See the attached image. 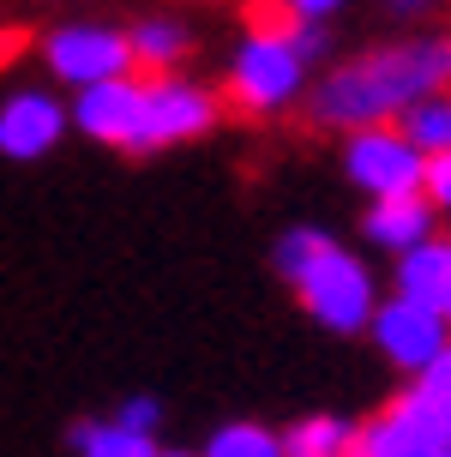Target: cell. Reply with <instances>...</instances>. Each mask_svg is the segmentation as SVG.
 <instances>
[{
	"label": "cell",
	"mask_w": 451,
	"mask_h": 457,
	"mask_svg": "<svg viewBox=\"0 0 451 457\" xmlns=\"http://www.w3.org/2000/svg\"><path fill=\"white\" fill-rule=\"evenodd\" d=\"M325 241H331V235H325V228H289V235H277V247H271V265H277V277H283V283H295V277L307 271V265H313V253L325 247Z\"/></svg>",
	"instance_id": "e0dca14e"
},
{
	"label": "cell",
	"mask_w": 451,
	"mask_h": 457,
	"mask_svg": "<svg viewBox=\"0 0 451 457\" xmlns=\"http://www.w3.org/2000/svg\"><path fill=\"white\" fill-rule=\"evenodd\" d=\"M277 6H283V12H289L295 24H325L331 12H343L349 0H277Z\"/></svg>",
	"instance_id": "ffe728a7"
},
{
	"label": "cell",
	"mask_w": 451,
	"mask_h": 457,
	"mask_svg": "<svg viewBox=\"0 0 451 457\" xmlns=\"http://www.w3.org/2000/svg\"><path fill=\"white\" fill-rule=\"evenodd\" d=\"M145 85V157L151 151H169V145H187V138H205L217 120H223V96L193 85V79H138Z\"/></svg>",
	"instance_id": "52a82bcc"
},
{
	"label": "cell",
	"mask_w": 451,
	"mask_h": 457,
	"mask_svg": "<svg viewBox=\"0 0 451 457\" xmlns=\"http://www.w3.org/2000/svg\"><path fill=\"white\" fill-rule=\"evenodd\" d=\"M109 421H114V428H127V434L157 439V428H163V403L151 397V391H138V397H127V403H114Z\"/></svg>",
	"instance_id": "ac0fdd59"
},
{
	"label": "cell",
	"mask_w": 451,
	"mask_h": 457,
	"mask_svg": "<svg viewBox=\"0 0 451 457\" xmlns=\"http://www.w3.org/2000/svg\"><path fill=\"white\" fill-rule=\"evenodd\" d=\"M428 91H451V37H404L338 61L307 85V120L319 133H361V127H391L397 114Z\"/></svg>",
	"instance_id": "6da1fadb"
},
{
	"label": "cell",
	"mask_w": 451,
	"mask_h": 457,
	"mask_svg": "<svg viewBox=\"0 0 451 457\" xmlns=\"http://www.w3.org/2000/svg\"><path fill=\"white\" fill-rule=\"evenodd\" d=\"M199 457H283V439L259 428V421H223L217 434L205 439Z\"/></svg>",
	"instance_id": "2e32d148"
},
{
	"label": "cell",
	"mask_w": 451,
	"mask_h": 457,
	"mask_svg": "<svg viewBox=\"0 0 451 457\" xmlns=\"http://www.w3.org/2000/svg\"><path fill=\"white\" fill-rule=\"evenodd\" d=\"M380 6L391 12V19H428L439 0H380Z\"/></svg>",
	"instance_id": "44dd1931"
},
{
	"label": "cell",
	"mask_w": 451,
	"mask_h": 457,
	"mask_svg": "<svg viewBox=\"0 0 451 457\" xmlns=\"http://www.w3.org/2000/svg\"><path fill=\"white\" fill-rule=\"evenodd\" d=\"M307 72H313V67L301 61L289 24H283V30H247V43L229 54L223 96L241 114H283L289 103H301Z\"/></svg>",
	"instance_id": "7a4b0ae2"
},
{
	"label": "cell",
	"mask_w": 451,
	"mask_h": 457,
	"mask_svg": "<svg viewBox=\"0 0 451 457\" xmlns=\"http://www.w3.org/2000/svg\"><path fill=\"white\" fill-rule=\"evenodd\" d=\"M283 439V457H355L361 452V421L349 415H307Z\"/></svg>",
	"instance_id": "4fadbf2b"
},
{
	"label": "cell",
	"mask_w": 451,
	"mask_h": 457,
	"mask_svg": "<svg viewBox=\"0 0 451 457\" xmlns=\"http://www.w3.org/2000/svg\"><path fill=\"white\" fill-rule=\"evenodd\" d=\"M397 133L422 151V157H451V91H428V96H415L397 120H391Z\"/></svg>",
	"instance_id": "5bb4252c"
},
{
	"label": "cell",
	"mask_w": 451,
	"mask_h": 457,
	"mask_svg": "<svg viewBox=\"0 0 451 457\" xmlns=\"http://www.w3.org/2000/svg\"><path fill=\"white\" fill-rule=\"evenodd\" d=\"M446 325H451V301H446Z\"/></svg>",
	"instance_id": "603a6c76"
},
{
	"label": "cell",
	"mask_w": 451,
	"mask_h": 457,
	"mask_svg": "<svg viewBox=\"0 0 451 457\" xmlns=\"http://www.w3.org/2000/svg\"><path fill=\"white\" fill-rule=\"evenodd\" d=\"M422 199H428L439 217H451V157L428 162V175H422Z\"/></svg>",
	"instance_id": "d6986e66"
},
{
	"label": "cell",
	"mask_w": 451,
	"mask_h": 457,
	"mask_svg": "<svg viewBox=\"0 0 451 457\" xmlns=\"http://www.w3.org/2000/svg\"><path fill=\"white\" fill-rule=\"evenodd\" d=\"M361 235H367V247L404 259L409 247H422V241L439 235V211H433L422 193H409V199H373L367 217H361Z\"/></svg>",
	"instance_id": "30bf717a"
},
{
	"label": "cell",
	"mask_w": 451,
	"mask_h": 457,
	"mask_svg": "<svg viewBox=\"0 0 451 457\" xmlns=\"http://www.w3.org/2000/svg\"><path fill=\"white\" fill-rule=\"evenodd\" d=\"M43 67L72 85V91H90V85H109V79H133V54H127V30L114 24H61L43 37Z\"/></svg>",
	"instance_id": "277c9868"
},
{
	"label": "cell",
	"mask_w": 451,
	"mask_h": 457,
	"mask_svg": "<svg viewBox=\"0 0 451 457\" xmlns=\"http://www.w3.org/2000/svg\"><path fill=\"white\" fill-rule=\"evenodd\" d=\"M72 133L96 138L109 151H133L145 157V85L138 79H109V85H90V91H72Z\"/></svg>",
	"instance_id": "ba28073f"
},
{
	"label": "cell",
	"mask_w": 451,
	"mask_h": 457,
	"mask_svg": "<svg viewBox=\"0 0 451 457\" xmlns=\"http://www.w3.org/2000/svg\"><path fill=\"white\" fill-rule=\"evenodd\" d=\"M157 457H199V452H175V445H157Z\"/></svg>",
	"instance_id": "7402d4cb"
},
{
	"label": "cell",
	"mask_w": 451,
	"mask_h": 457,
	"mask_svg": "<svg viewBox=\"0 0 451 457\" xmlns=\"http://www.w3.org/2000/svg\"><path fill=\"white\" fill-rule=\"evenodd\" d=\"M67 133H72V120H67V103H61V96L13 91L6 103H0V157L37 162V157H48Z\"/></svg>",
	"instance_id": "9c48e42d"
},
{
	"label": "cell",
	"mask_w": 451,
	"mask_h": 457,
	"mask_svg": "<svg viewBox=\"0 0 451 457\" xmlns=\"http://www.w3.org/2000/svg\"><path fill=\"white\" fill-rule=\"evenodd\" d=\"M343 175L367 199H409V193H422L428 157L397 127H361V133L343 138Z\"/></svg>",
	"instance_id": "5b68a950"
},
{
	"label": "cell",
	"mask_w": 451,
	"mask_h": 457,
	"mask_svg": "<svg viewBox=\"0 0 451 457\" xmlns=\"http://www.w3.org/2000/svg\"><path fill=\"white\" fill-rule=\"evenodd\" d=\"M295 295H301V307L313 313L325 331H338V337H355V331H367V320H373V307H380V289H373V271L361 265L349 247H338V241H325V247L313 253V265L289 283Z\"/></svg>",
	"instance_id": "3957f363"
},
{
	"label": "cell",
	"mask_w": 451,
	"mask_h": 457,
	"mask_svg": "<svg viewBox=\"0 0 451 457\" xmlns=\"http://www.w3.org/2000/svg\"><path fill=\"white\" fill-rule=\"evenodd\" d=\"M391 295L446 313V301H451V241H446V235H433V241H422V247H409L404 259H397V271H391Z\"/></svg>",
	"instance_id": "8fae6325"
},
{
	"label": "cell",
	"mask_w": 451,
	"mask_h": 457,
	"mask_svg": "<svg viewBox=\"0 0 451 457\" xmlns=\"http://www.w3.org/2000/svg\"><path fill=\"white\" fill-rule=\"evenodd\" d=\"M127 54H133V79H169L193 54V30L180 19H138L127 30Z\"/></svg>",
	"instance_id": "7c38bea8"
},
{
	"label": "cell",
	"mask_w": 451,
	"mask_h": 457,
	"mask_svg": "<svg viewBox=\"0 0 451 457\" xmlns=\"http://www.w3.org/2000/svg\"><path fill=\"white\" fill-rule=\"evenodd\" d=\"M367 337H373V349H380L404 379H415V373H428L451 349V325H446V313H433V307H415V301H404V295H385L380 307H373V320H367Z\"/></svg>",
	"instance_id": "8992f818"
},
{
	"label": "cell",
	"mask_w": 451,
	"mask_h": 457,
	"mask_svg": "<svg viewBox=\"0 0 451 457\" xmlns=\"http://www.w3.org/2000/svg\"><path fill=\"white\" fill-rule=\"evenodd\" d=\"M67 445H72V457H157V439L127 434L114 421H79L67 434Z\"/></svg>",
	"instance_id": "9a60e30c"
}]
</instances>
